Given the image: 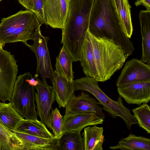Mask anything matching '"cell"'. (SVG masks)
Returning a JSON list of instances; mask_svg holds the SVG:
<instances>
[{
  "instance_id": "e575fe53",
  "label": "cell",
  "mask_w": 150,
  "mask_h": 150,
  "mask_svg": "<svg viewBox=\"0 0 150 150\" xmlns=\"http://www.w3.org/2000/svg\"><path fill=\"white\" fill-rule=\"evenodd\" d=\"M1 102L0 101V103Z\"/></svg>"
},
{
  "instance_id": "d6986e66",
  "label": "cell",
  "mask_w": 150,
  "mask_h": 150,
  "mask_svg": "<svg viewBox=\"0 0 150 150\" xmlns=\"http://www.w3.org/2000/svg\"><path fill=\"white\" fill-rule=\"evenodd\" d=\"M15 131L22 132L46 138H53L55 137L48 130L46 125L37 118L24 119Z\"/></svg>"
},
{
  "instance_id": "9c48e42d",
  "label": "cell",
  "mask_w": 150,
  "mask_h": 150,
  "mask_svg": "<svg viewBox=\"0 0 150 150\" xmlns=\"http://www.w3.org/2000/svg\"><path fill=\"white\" fill-rule=\"evenodd\" d=\"M38 84L35 86L37 92L35 93V99L38 115L41 121L51 130V110L55 100V95L52 86L47 82L37 78Z\"/></svg>"
},
{
  "instance_id": "8fae6325",
  "label": "cell",
  "mask_w": 150,
  "mask_h": 150,
  "mask_svg": "<svg viewBox=\"0 0 150 150\" xmlns=\"http://www.w3.org/2000/svg\"><path fill=\"white\" fill-rule=\"evenodd\" d=\"M97 100L91 96L87 92L83 91L78 96L74 94L67 104L64 115L83 112H92L99 117L105 118L102 107Z\"/></svg>"
},
{
  "instance_id": "f546056e",
  "label": "cell",
  "mask_w": 150,
  "mask_h": 150,
  "mask_svg": "<svg viewBox=\"0 0 150 150\" xmlns=\"http://www.w3.org/2000/svg\"><path fill=\"white\" fill-rule=\"evenodd\" d=\"M19 3L25 8L33 12V0H18Z\"/></svg>"
},
{
  "instance_id": "30bf717a",
  "label": "cell",
  "mask_w": 150,
  "mask_h": 150,
  "mask_svg": "<svg viewBox=\"0 0 150 150\" xmlns=\"http://www.w3.org/2000/svg\"><path fill=\"white\" fill-rule=\"evenodd\" d=\"M137 82H150V65L133 58L125 64L116 85L118 87Z\"/></svg>"
},
{
  "instance_id": "ffe728a7",
  "label": "cell",
  "mask_w": 150,
  "mask_h": 150,
  "mask_svg": "<svg viewBox=\"0 0 150 150\" xmlns=\"http://www.w3.org/2000/svg\"><path fill=\"white\" fill-rule=\"evenodd\" d=\"M109 148L113 150H150V139L130 133L127 137L121 139L117 144Z\"/></svg>"
},
{
  "instance_id": "7a4b0ae2",
  "label": "cell",
  "mask_w": 150,
  "mask_h": 150,
  "mask_svg": "<svg viewBox=\"0 0 150 150\" xmlns=\"http://www.w3.org/2000/svg\"><path fill=\"white\" fill-rule=\"evenodd\" d=\"M94 0H70L62 31L61 43L73 61H80L88 30Z\"/></svg>"
},
{
  "instance_id": "5bb4252c",
  "label": "cell",
  "mask_w": 150,
  "mask_h": 150,
  "mask_svg": "<svg viewBox=\"0 0 150 150\" xmlns=\"http://www.w3.org/2000/svg\"><path fill=\"white\" fill-rule=\"evenodd\" d=\"M104 119L92 112H83L63 116L62 132H74L81 133L88 126L102 125Z\"/></svg>"
},
{
  "instance_id": "83f0119b",
  "label": "cell",
  "mask_w": 150,
  "mask_h": 150,
  "mask_svg": "<svg viewBox=\"0 0 150 150\" xmlns=\"http://www.w3.org/2000/svg\"><path fill=\"white\" fill-rule=\"evenodd\" d=\"M63 116L57 108L52 109L51 112V123L53 134L59 138L62 134V128Z\"/></svg>"
},
{
  "instance_id": "f1b7e54d",
  "label": "cell",
  "mask_w": 150,
  "mask_h": 150,
  "mask_svg": "<svg viewBox=\"0 0 150 150\" xmlns=\"http://www.w3.org/2000/svg\"><path fill=\"white\" fill-rule=\"evenodd\" d=\"M33 12L37 15L41 24H46L44 9L46 0H33Z\"/></svg>"
},
{
  "instance_id": "9a60e30c",
  "label": "cell",
  "mask_w": 150,
  "mask_h": 150,
  "mask_svg": "<svg viewBox=\"0 0 150 150\" xmlns=\"http://www.w3.org/2000/svg\"><path fill=\"white\" fill-rule=\"evenodd\" d=\"M13 132L21 139L23 150H59L58 137L46 138L21 132Z\"/></svg>"
},
{
  "instance_id": "4316f807",
  "label": "cell",
  "mask_w": 150,
  "mask_h": 150,
  "mask_svg": "<svg viewBox=\"0 0 150 150\" xmlns=\"http://www.w3.org/2000/svg\"><path fill=\"white\" fill-rule=\"evenodd\" d=\"M132 111L138 125L148 134L150 133V107L147 103L141 104Z\"/></svg>"
},
{
  "instance_id": "603a6c76",
  "label": "cell",
  "mask_w": 150,
  "mask_h": 150,
  "mask_svg": "<svg viewBox=\"0 0 150 150\" xmlns=\"http://www.w3.org/2000/svg\"><path fill=\"white\" fill-rule=\"evenodd\" d=\"M73 62L71 56L63 46L56 57V69L54 71L68 81L72 82L74 78L72 69Z\"/></svg>"
},
{
  "instance_id": "ba28073f",
  "label": "cell",
  "mask_w": 150,
  "mask_h": 150,
  "mask_svg": "<svg viewBox=\"0 0 150 150\" xmlns=\"http://www.w3.org/2000/svg\"><path fill=\"white\" fill-rule=\"evenodd\" d=\"M48 38L43 36L41 31L33 40L32 45H25L35 54L37 60V68L35 75H40L42 80L47 81V78L52 80L54 71L52 67L47 43Z\"/></svg>"
},
{
  "instance_id": "484cf974",
  "label": "cell",
  "mask_w": 150,
  "mask_h": 150,
  "mask_svg": "<svg viewBox=\"0 0 150 150\" xmlns=\"http://www.w3.org/2000/svg\"><path fill=\"white\" fill-rule=\"evenodd\" d=\"M0 144L2 150H23L21 139L0 123Z\"/></svg>"
},
{
  "instance_id": "5b68a950",
  "label": "cell",
  "mask_w": 150,
  "mask_h": 150,
  "mask_svg": "<svg viewBox=\"0 0 150 150\" xmlns=\"http://www.w3.org/2000/svg\"><path fill=\"white\" fill-rule=\"evenodd\" d=\"M98 82L96 79L86 76L74 80V89L86 91L92 94L103 106V110L113 118L120 117L128 129L132 125L138 124L130 110L123 104L122 97L119 96L116 100L111 99L99 87Z\"/></svg>"
},
{
  "instance_id": "7c38bea8",
  "label": "cell",
  "mask_w": 150,
  "mask_h": 150,
  "mask_svg": "<svg viewBox=\"0 0 150 150\" xmlns=\"http://www.w3.org/2000/svg\"><path fill=\"white\" fill-rule=\"evenodd\" d=\"M117 87L119 96L129 104L140 105L150 100V82H137Z\"/></svg>"
},
{
  "instance_id": "4fadbf2b",
  "label": "cell",
  "mask_w": 150,
  "mask_h": 150,
  "mask_svg": "<svg viewBox=\"0 0 150 150\" xmlns=\"http://www.w3.org/2000/svg\"><path fill=\"white\" fill-rule=\"evenodd\" d=\"M70 0H46L44 13L46 25L62 29L67 14Z\"/></svg>"
},
{
  "instance_id": "d4e9b609",
  "label": "cell",
  "mask_w": 150,
  "mask_h": 150,
  "mask_svg": "<svg viewBox=\"0 0 150 150\" xmlns=\"http://www.w3.org/2000/svg\"><path fill=\"white\" fill-rule=\"evenodd\" d=\"M59 150H84L82 135L76 132L62 133L58 140Z\"/></svg>"
},
{
  "instance_id": "277c9868",
  "label": "cell",
  "mask_w": 150,
  "mask_h": 150,
  "mask_svg": "<svg viewBox=\"0 0 150 150\" xmlns=\"http://www.w3.org/2000/svg\"><path fill=\"white\" fill-rule=\"evenodd\" d=\"M42 25L37 15L29 10L20 11L6 18L0 23V42L3 47L6 43L21 42L25 44L33 40L40 31Z\"/></svg>"
},
{
  "instance_id": "7402d4cb",
  "label": "cell",
  "mask_w": 150,
  "mask_h": 150,
  "mask_svg": "<svg viewBox=\"0 0 150 150\" xmlns=\"http://www.w3.org/2000/svg\"><path fill=\"white\" fill-rule=\"evenodd\" d=\"M24 119L10 102L0 103V123L5 127L13 132Z\"/></svg>"
},
{
  "instance_id": "8992f818",
  "label": "cell",
  "mask_w": 150,
  "mask_h": 150,
  "mask_svg": "<svg viewBox=\"0 0 150 150\" xmlns=\"http://www.w3.org/2000/svg\"><path fill=\"white\" fill-rule=\"evenodd\" d=\"M29 72L18 76L10 103L17 112L26 119L37 118L35 103V88L27 81Z\"/></svg>"
},
{
  "instance_id": "cb8c5ba5",
  "label": "cell",
  "mask_w": 150,
  "mask_h": 150,
  "mask_svg": "<svg viewBox=\"0 0 150 150\" xmlns=\"http://www.w3.org/2000/svg\"><path fill=\"white\" fill-rule=\"evenodd\" d=\"M121 20L124 32L130 38L132 35V25L130 9L128 0H113Z\"/></svg>"
},
{
  "instance_id": "44dd1931",
  "label": "cell",
  "mask_w": 150,
  "mask_h": 150,
  "mask_svg": "<svg viewBox=\"0 0 150 150\" xmlns=\"http://www.w3.org/2000/svg\"><path fill=\"white\" fill-rule=\"evenodd\" d=\"M80 61L86 76L97 80L96 67L91 43L87 34L82 48Z\"/></svg>"
},
{
  "instance_id": "2e32d148",
  "label": "cell",
  "mask_w": 150,
  "mask_h": 150,
  "mask_svg": "<svg viewBox=\"0 0 150 150\" xmlns=\"http://www.w3.org/2000/svg\"><path fill=\"white\" fill-rule=\"evenodd\" d=\"M55 93V100L59 107L65 108L67 103L74 94V81H70L54 71L51 81Z\"/></svg>"
},
{
  "instance_id": "4dcf8cb0",
  "label": "cell",
  "mask_w": 150,
  "mask_h": 150,
  "mask_svg": "<svg viewBox=\"0 0 150 150\" xmlns=\"http://www.w3.org/2000/svg\"><path fill=\"white\" fill-rule=\"evenodd\" d=\"M134 4L136 6L142 5L146 8V10H150V0H137Z\"/></svg>"
},
{
  "instance_id": "3957f363",
  "label": "cell",
  "mask_w": 150,
  "mask_h": 150,
  "mask_svg": "<svg viewBox=\"0 0 150 150\" xmlns=\"http://www.w3.org/2000/svg\"><path fill=\"white\" fill-rule=\"evenodd\" d=\"M98 74L97 81L105 82L122 67L129 55L112 40L98 38L88 30Z\"/></svg>"
},
{
  "instance_id": "1f68e13d",
  "label": "cell",
  "mask_w": 150,
  "mask_h": 150,
  "mask_svg": "<svg viewBox=\"0 0 150 150\" xmlns=\"http://www.w3.org/2000/svg\"><path fill=\"white\" fill-rule=\"evenodd\" d=\"M3 46L0 42V51L3 49Z\"/></svg>"
},
{
  "instance_id": "836d02e7",
  "label": "cell",
  "mask_w": 150,
  "mask_h": 150,
  "mask_svg": "<svg viewBox=\"0 0 150 150\" xmlns=\"http://www.w3.org/2000/svg\"><path fill=\"white\" fill-rule=\"evenodd\" d=\"M2 0H0V2Z\"/></svg>"
},
{
  "instance_id": "ac0fdd59",
  "label": "cell",
  "mask_w": 150,
  "mask_h": 150,
  "mask_svg": "<svg viewBox=\"0 0 150 150\" xmlns=\"http://www.w3.org/2000/svg\"><path fill=\"white\" fill-rule=\"evenodd\" d=\"M103 127L96 125L85 127L82 135L84 150H103Z\"/></svg>"
},
{
  "instance_id": "6da1fadb",
  "label": "cell",
  "mask_w": 150,
  "mask_h": 150,
  "mask_svg": "<svg viewBox=\"0 0 150 150\" xmlns=\"http://www.w3.org/2000/svg\"><path fill=\"white\" fill-rule=\"evenodd\" d=\"M88 31L96 37L112 40L129 55L135 49L124 32L113 0H94Z\"/></svg>"
},
{
  "instance_id": "52a82bcc",
  "label": "cell",
  "mask_w": 150,
  "mask_h": 150,
  "mask_svg": "<svg viewBox=\"0 0 150 150\" xmlns=\"http://www.w3.org/2000/svg\"><path fill=\"white\" fill-rule=\"evenodd\" d=\"M18 72L14 55L2 49L0 51V101L2 102L10 101Z\"/></svg>"
},
{
  "instance_id": "d6a6232c",
  "label": "cell",
  "mask_w": 150,
  "mask_h": 150,
  "mask_svg": "<svg viewBox=\"0 0 150 150\" xmlns=\"http://www.w3.org/2000/svg\"><path fill=\"white\" fill-rule=\"evenodd\" d=\"M0 150H2V149L1 147V145L0 144Z\"/></svg>"
},
{
  "instance_id": "e0dca14e",
  "label": "cell",
  "mask_w": 150,
  "mask_h": 150,
  "mask_svg": "<svg viewBox=\"0 0 150 150\" xmlns=\"http://www.w3.org/2000/svg\"><path fill=\"white\" fill-rule=\"evenodd\" d=\"M142 36V56L140 60L150 64V10H142L139 15Z\"/></svg>"
}]
</instances>
